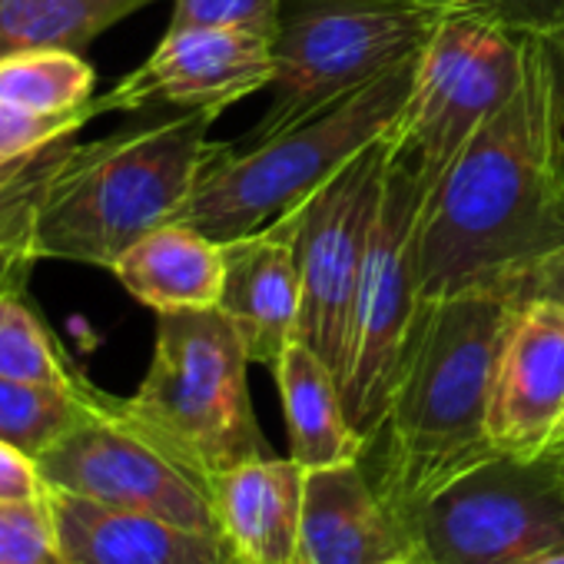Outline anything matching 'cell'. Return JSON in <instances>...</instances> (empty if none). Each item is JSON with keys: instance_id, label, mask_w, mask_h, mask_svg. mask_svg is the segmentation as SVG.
I'll list each match as a JSON object with an SVG mask.
<instances>
[{"instance_id": "obj_36", "label": "cell", "mask_w": 564, "mask_h": 564, "mask_svg": "<svg viewBox=\"0 0 564 564\" xmlns=\"http://www.w3.org/2000/svg\"><path fill=\"white\" fill-rule=\"evenodd\" d=\"M389 564H412L409 557H399V561H389Z\"/></svg>"}, {"instance_id": "obj_8", "label": "cell", "mask_w": 564, "mask_h": 564, "mask_svg": "<svg viewBox=\"0 0 564 564\" xmlns=\"http://www.w3.org/2000/svg\"><path fill=\"white\" fill-rule=\"evenodd\" d=\"M429 193V183L395 143L359 275L349 352L339 379L346 415L369 448L382 429L405 339L422 303L419 262Z\"/></svg>"}, {"instance_id": "obj_21", "label": "cell", "mask_w": 564, "mask_h": 564, "mask_svg": "<svg viewBox=\"0 0 564 564\" xmlns=\"http://www.w3.org/2000/svg\"><path fill=\"white\" fill-rule=\"evenodd\" d=\"M80 130L57 133L31 150L0 160V249L34 259L37 223L64 173L80 153Z\"/></svg>"}, {"instance_id": "obj_9", "label": "cell", "mask_w": 564, "mask_h": 564, "mask_svg": "<svg viewBox=\"0 0 564 564\" xmlns=\"http://www.w3.org/2000/svg\"><path fill=\"white\" fill-rule=\"evenodd\" d=\"M524 70V31L488 4L452 8L415 64L409 104L392 130L429 189L471 133L514 94Z\"/></svg>"}, {"instance_id": "obj_22", "label": "cell", "mask_w": 564, "mask_h": 564, "mask_svg": "<svg viewBox=\"0 0 564 564\" xmlns=\"http://www.w3.org/2000/svg\"><path fill=\"white\" fill-rule=\"evenodd\" d=\"M94 67L74 51H34L0 61V107L31 117H70L94 100Z\"/></svg>"}, {"instance_id": "obj_30", "label": "cell", "mask_w": 564, "mask_h": 564, "mask_svg": "<svg viewBox=\"0 0 564 564\" xmlns=\"http://www.w3.org/2000/svg\"><path fill=\"white\" fill-rule=\"evenodd\" d=\"M514 296L518 300H534V296H544V300H557L564 303V249L554 252L551 259L538 262L534 269H528L518 282H514Z\"/></svg>"}, {"instance_id": "obj_10", "label": "cell", "mask_w": 564, "mask_h": 564, "mask_svg": "<svg viewBox=\"0 0 564 564\" xmlns=\"http://www.w3.org/2000/svg\"><path fill=\"white\" fill-rule=\"evenodd\" d=\"M392 150V133L372 140L293 209L303 282L300 343L333 369L336 382L346 369L356 290Z\"/></svg>"}, {"instance_id": "obj_25", "label": "cell", "mask_w": 564, "mask_h": 564, "mask_svg": "<svg viewBox=\"0 0 564 564\" xmlns=\"http://www.w3.org/2000/svg\"><path fill=\"white\" fill-rule=\"evenodd\" d=\"M0 564H67L47 495L0 505Z\"/></svg>"}, {"instance_id": "obj_4", "label": "cell", "mask_w": 564, "mask_h": 564, "mask_svg": "<svg viewBox=\"0 0 564 564\" xmlns=\"http://www.w3.org/2000/svg\"><path fill=\"white\" fill-rule=\"evenodd\" d=\"M409 61L359 87L329 110L256 143H213L180 223L232 242L293 213L362 147L395 130L412 84Z\"/></svg>"}, {"instance_id": "obj_23", "label": "cell", "mask_w": 564, "mask_h": 564, "mask_svg": "<svg viewBox=\"0 0 564 564\" xmlns=\"http://www.w3.org/2000/svg\"><path fill=\"white\" fill-rule=\"evenodd\" d=\"M100 395L104 392H97L90 382L77 389H57L0 379V438L37 458L57 438H64L100 402Z\"/></svg>"}, {"instance_id": "obj_2", "label": "cell", "mask_w": 564, "mask_h": 564, "mask_svg": "<svg viewBox=\"0 0 564 564\" xmlns=\"http://www.w3.org/2000/svg\"><path fill=\"white\" fill-rule=\"evenodd\" d=\"M518 296L471 286L419 303L376 452V488L399 514L495 455L488 402Z\"/></svg>"}, {"instance_id": "obj_17", "label": "cell", "mask_w": 564, "mask_h": 564, "mask_svg": "<svg viewBox=\"0 0 564 564\" xmlns=\"http://www.w3.org/2000/svg\"><path fill=\"white\" fill-rule=\"evenodd\" d=\"M216 531L236 564H296L306 468L296 458H252L213 478Z\"/></svg>"}, {"instance_id": "obj_12", "label": "cell", "mask_w": 564, "mask_h": 564, "mask_svg": "<svg viewBox=\"0 0 564 564\" xmlns=\"http://www.w3.org/2000/svg\"><path fill=\"white\" fill-rule=\"evenodd\" d=\"M564 432V303L518 300L505 329L491 402L488 442L501 455L538 458Z\"/></svg>"}, {"instance_id": "obj_28", "label": "cell", "mask_w": 564, "mask_h": 564, "mask_svg": "<svg viewBox=\"0 0 564 564\" xmlns=\"http://www.w3.org/2000/svg\"><path fill=\"white\" fill-rule=\"evenodd\" d=\"M47 495V481L31 452L0 438V505L34 501Z\"/></svg>"}, {"instance_id": "obj_18", "label": "cell", "mask_w": 564, "mask_h": 564, "mask_svg": "<svg viewBox=\"0 0 564 564\" xmlns=\"http://www.w3.org/2000/svg\"><path fill=\"white\" fill-rule=\"evenodd\" d=\"M110 272L137 303L160 316L176 310H216L226 259L216 239L173 219L133 242Z\"/></svg>"}, {"instance_id": "obj_11", "label": "cell", "mask_w": 564, "mask_h": 564, "mask_svg": "<svg viewBox=\"0 0 564 564\" xmlns=\"http://www.w3.org/2000/svg\"><path fill=\"white\" fill-rule=\"evenodd\" d=\"M37 465L47 488L219 534L209 481L140 429L120 399L100 395L64 438L37 455Z\"/></svg>"}, {"instance_id": "obj_16", "label": "cell", "mask_w": 564, "mask_h": 564, "mask_svg": "<svg viewBox=\"0 0 564 564\" xmlns=\"http://www.w3.org/2000/svg\"><path fill=\"white\" fill-rule=\"evenodd\" d=\"M67 564H236L219 534L47 488Z\"/></svg>"}, {"instance_id": "obj_31", "label": "cell", "mask_w": 564, "mask_h": 564, "mask_svg": "<svg viewBox=\"0 0 564 564\" xmlns=\"http://www.w3.org/2000/svg\"><path fill=\"white\" fill-rule=\"evenodd\" d=\"M34 262H37V259H31V256H24V252L0 249V296L28 293V282H31Z\"/></svg>"}, {"instance_id": "obj_26", "label": "cell", "mask_w": 564, "mask_h": 564, "mask_svg": "<svg viewBox=\"0 0 564 564\" xmlns=\"http://www.w3.org/2000/svg\"><path fill=\"white\" fill-rule=\"evenodd\" d=\"M282 0H173L170 31L186 28H223V31H252L272 41L279 24Z\"/></svg>"}, {"instance_id": "obj_14", "label": "cell", "mask_w": 564, "mask_h": 564, "mask_svg": "<svg viewBox=\"0 0 564 564\" xmlns=\"http://www.w3.org/2000/svg\"><path fill=\"white\" fill-rule=\"evenodd\" d=\"M223 259L226 272L216 310L232 323L249 359L272 369L300 339L303 282L293 213L249 236L223 242Z\"/></svg>"}, {"instance_id": "obj_29", "label": "cell", "mask_w": 564, "mask_h": 564, "mask_svg": "<svg viewBox=\"0 0 564 564\" xmlns=\"http://www.w3.org/2000/svg\"><path fill=\"white\" fill-rule=\"evenodd\" d=\"M514 31H551L564 24V0H485Z\"/></svg>"}, {"instance_id": "obj_20", "label": "cell", "mask_w": 564, "mask_h": 564, "mask_svg": "<svg viewBox=\"0 0 564 564\" xmlns=\"http://www.w3.org/2000/svg\"><path fill=\"white\" fill-rule=\"evenodd\" d=\"M150 4L156 0H0V61L34 51L84 54Z\"/></svg>"}, {"instance_id": "obj_15", "label": "cell", "mask_w": 564, "mask_h": 564, "mask_svg": "<svg viewBox=\"0 0 564 564\" xmlns=\"http://www.w3.org/2000/svg\"><path fill=\"white\" fill-rule=\"evenodd\" d=\"M405 557L399 514L379 495L366 462L306 471L296 564H389Z\"/></svg>"}, {"instance_id": "obj_34", "label": "cell", "mask_w": 564, "mask_h": 564, "mask_svg": "<svg viewBox=\"0 0 564 564\" xmlns=\"http://www.w3.org/2000/svg\"><path fill=\"white\" fill-rule=\"evenodd\" d=\"M445 8H468V4H485V0H438Z\"/></svg>"}, {"instance_id": "obj_35", "label": "cell", "mask_w": 564, "mask_h": 564, "mask_svg": "<svg viewBox=\"0 0 564 564\" xmlns=\"http://www.w3.org/2000/svg\"><path fill=\"white\" fill-rule=\"evenodd\" d=\"M538 564H564V551H554V554H547V557H541Z\"/></svg>"}, {"instance_id": "obj_13", "label": "cell", "mask_w": 564, "mask_h": 564, "mask_svg": "<svg viewBox=\"0 0 564 564\" xmlns=\"http://www.w3.org/2000/svg\"><path fill=\"white\" fill-rule=\"evenodd\" d=\"M275 74L272 41L252 31L186 28L166 31L156 51L110 94V110H143L170 104L183 110H216L269 90Z\"/></svg>"}, {"instance_id": "obj_27", "label": "cell", "mask_w": 564, "mask_h": 564, "mask_svg": "<svg viewBox=\"0 0 564 564\" xmlns=\"http://www.w3.org/2000/svg\"><path fill=\"white\" fill-rule=\"evenodd\" d=\"M104 113H113L107 94L90 100L80 113H70V117H31V113H21V110L0 107V160H8V156H14L21 150H31L37 143L57 137V133L84 130L90 120H97Z\"/></svg>"}, {"instance_id": "obj_5", "label": "cell", "mask_w": 564, "mask_h": 564, "mask_svg": "<svg viewBox=\"0 0 564 564\" xmlns=\"http://www.w3.org/2000/svg\"><path fill=\"white\" fill-rule=\"evenodd\" d=\"M249 352L223 310L160 313L150 369L123 412L209 485L272 455L249 399Z\"/></svg>"}, {"instance_id": "obj_32", "label": "cell", "mask_w": 564, "mask_h": 564, "mask_svg": "<svg viewBox=\"0 0 564 564\" xmlns=\"http://www.w3.org/2000/svg\"><path fill=\"white\" fill-rule=\"evenodd\" d=\"M551 37H554V44H557V54H561V67H564V24L551 28Z\"/></svg>"}, {"instance_id": "obj_19", "label": "cell", "mask_w": 564, "mask_h": 564, "mask_svg": "<svg viewBox=\"0 0 564 564\" xmlns=\"http://www.w3.org/2000/svg\"><path fill=\"white\" fill-rule=\"evenodd\" d=\"M272 372L282 395V415H286L290 458H296L306 471L366 462L369 445L346 415L339 382L306 343L296 339Z\"/></svg>"}, {"instance_id": "obj_1", "label": "cell", "mask_w": 564, "mask_h": 564, "mask_svg": "<svg viewBox=\"0 0 564 564\" xmlns=\"http://www.w3.org/2000/svg\"><path fill=\"white\" fill-rule=\"evenodd\" d=\"M564 249V67L551 31H524L514 94L432 186L422 300L514 282ZM514 293V290H511Z\"/></svg>"}, {"instance_id": "obj_7", "label": "cell", "mask_w": 564, "mask_h": 564, "mask_svg": "<svg viewBox=\"0 0 564 564\" xmlns=\"http://www.w3.org/2000/svg\"><path fill=\"white\" fill-rule=\"evenodd\" d=\"M399 521L412 564H538L564 551V471L551 452H495Z\"/></svg>"}, {"instance_id": "obj_6", "label": "cell", "mask_w": 564, "mask_h": 564, "mask_svg": "<svg viewBox=\"0 0 564 564\" xmlns=\"http://www.w3.org/2000/svg\"><path fill=\"white\" fill-rule=\"evenodd\" d=\"M448 11L438 0H282L269 107L239 143L290 130L419 61Z\"/></svg>"}, {"instance_id": "obj_3", "label": "cell", "mask_w": 564, "mask_h": 564, "mask_svg": "<svg viewBox=\"0 0 564 564\" xmlns=\"http://www.w3.org/2000/svg\"><path fill=\"white\" fill-rule=\"evenodd\" d=\"M216 117L183 110L143 130L80 143L37 223L34 259L113 269L133 242L173 223L213 150Z\"/></svg>"}, {"instance_id": "obj_24", "label": "cell", "mask_w": 564, "mask_h": 564, "mask_svg": "<svg viewBox=\"0 0 564 564\" xmlns=\"http://www.w3.org/2000/svg\"><path fill=\"white\" fill-rule=\"evenodd\" d=\"M28 293L0 296V379L77 389L87 379L70 366L54 333L28 306Z\"/></svg>"}, {"instance_id": "obj_33", "label": "cell", "mask_w": 564, "mask_h": 564, "mask_svg": "<svg viewBox=\"0 0 564 564\" xmlns=\"http://www.w3.org/2000/svg\"><path fill=\"white\" fill-rule=\"evenodd\" d=\"M551 455H554V462H557V465H561V471H564V432H561V438L554 442Z\"/></svg>"}]
</instances>
